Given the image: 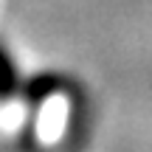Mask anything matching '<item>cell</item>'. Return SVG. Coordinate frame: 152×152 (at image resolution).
Masks as SVG:
<instances>
[{"label":"cell","instance_id":"6da1fadb","mask_svg":"<svg viewBox=\"0 0 152 152\" xmlns=\"http://www.w3.org/2000/svg\"><path fill=\"white\" fill-rule=\"evenodd\" d=\"M23 87V76L11 51L0 42V102H11Z\"/></svg>","mask_w":152,"mask_h":152}]
</instances>
